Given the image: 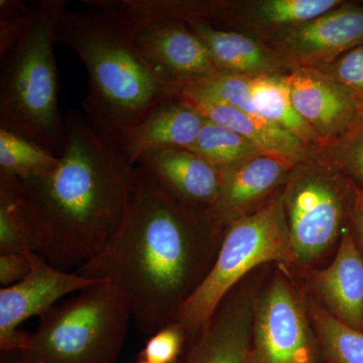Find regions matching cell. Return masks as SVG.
<instances>
[{
    "instance_id": "44dd1931",
    "label": "cell",
    "mask_w": 363,
    "mask_h": 363,
    "mask_svg": "<svg viewBox=\"0 0 363 363\" xmlns=\"http://www.w3.org/2000/svg\"><path fill=\"white\" fill-rule=\"evenodd\" d=\"M60 157L38 143L0 128V175L20 181L49 175L58 167Z\"/></svg>"
},
{
    "instance_id": "52a82bcc",
    "label": "cell",
    "mask_w": 363,
    "mask_h": 363,
    "mask_svg": "<svg viewBox=\"0 0 363 363\" xmlns=\"http://www.w3.org/2000/svg\"><path fill=\"white\" fill-rule=\"evenodd\" d=\"M283 195L293 257L311 262L342 225L345 204L337 176L330 164L313 159L291 171Z\"/></svg>"
},
{
    "instance_id": "8fae6325",
    "label": "cell",
    "mask_w": 363,
    "mask_h": 363,
    "mask_svg": "<svg viewBox=\"0 0 363 363\" xmlns=\"http://www.w3.org/2000/svg\"><path fill=\"white\" fill-rule=\"evenodd\" d=\"M271 49L293 69L333 61L363 44V6L341 4L304 25L276 30Z\"/></svg>"
},
{
    "instance_id": "7402d4cb",
    "label": "cell",
    "mask_w": 363,
    "mask_h": 363,
    "mask_svg": "<svg viewBox=\"0 0 363 363\" xmlns=\"http://www.w3.org/2000/svg\"><path fill=\"white\" fill-rule=\"evenodd\" d=\"M189 150L206 160L220 174L262 154L240 133L206 118L197 140Z\"/></svg>"
},
{
    "instance_id": "d6986e66",
    "label": "cell",
    "mask_w": 363,
    "mask_h": 363,
    "mask_svg": "<svg viewBox=\"0 0 363 363\" xmlns=\"http://www.w3.org/2000/svg\"><path fill=\"white\" fill-rule=\"evenodd\" d=\"M292 169L274 157L260 154L220 174L218 201L211 214L221 223H229L248 205L288 180Z\"/></svg>"
},
{
    "instance_id": "4fadbf2b",
    "label": "cell",
    "mask_w": 363,
    "mask_h": 363,
    "mask_svg": "<svg viewBox=\"0 0 363 363\" xmlns=\"http://www.w3.org/2000/svg\"><path fill=\"white\" fill-rule=\"evenodd\" d=\"M177 98L194 107L208 121L240 133L262 154L283 162L291 169L315 157L317 147L303 143L264 117L245 113L197 85L181 86Z\"/></svg>"
},
{
    "instance_id": "1f68e13d",
    "label": "cell",
    "mask_w": 363,
    "mask_h": 363,
    "mask_svg": "<svg viewBox=\"0 0 363 363\" xmlns=\"http://www.w3.org/2000/svg\"><path fill=\"white\" fill-rule=\"evenodd\" d=\"M0 363H35L25 350L0 352Z\"/></svg>"
},
{
    "instance_id": "7a4b0ae2",
    "label": "cell",
    "mask_w": 363,
    "mask_h": 363,
    "mask_svg": "<svg viewBox=\"0 0 363 363\" xmlns=\"http://www.w3.org/2000/svg\"><path fill=\"white\" fill-rule=\"evenodd\" d=\"M66 145L49 175L20 181L21 203L35 252L51 266L79 269L121 226L140 169L102 142L76 109L64 113Z\"/></svg>"
},
{
    "instance_id": "9c48e42d",
    "label": "cell",
    "mask_w": 363,
    "mask_h": 363,
    "mask_svg": "<svg viewBox=\"0 0 363 363\" xmlns=\"http://www.w3.org/2000/svg\"><path fill=\"white\" fill-rule=\"evenodd\" d=\"M26 257L30 262L28 276L0 290V352L25 350L30 333L18 327L28 318L40 317L65 296L104 281L61 271L37 252Z\"/></svg>"
},
{
    "instance_id": "30bf717a",
    "label": "cell",
    "mask_w": 363,
    "mask_h": 363,
    "mask_svg": "<svg viewBox=\"0 0 363 363\" xmlns=\"http://www.w3.org/2000/svg\"><path fill=\"white\" fill-rule=\"evenodd\" d=\"M296 111L328 150L363 125V104L345 86L311 67L286 74Z\"/></svg>"
},
{
    "instance_id": "5b68a950",
    "label": "cell",
    "mask_w": 363,
    "mask_h": 363,
    "mask_svg": "<svg viewBox=\"0 0 363 363\" xmlns=\"http://www.w3.org/2000/svg\"><path fill=\"white\" fill-rule=\"evenodd\" d=\"M130 320L119 291L100 281L44 313L23 350L35 363H116Z\"/></svg>"
},
{
    "instance_id": "83f0119b",
    "label": "cell",
    "mask_w": 363,
    "mask_h": 363,
    "mask_svg": "<svg viewBox=\"0 0 363 363\" xmlns=\"http://www.w3.org/2000/svg\"><path fill=\"white\" fill-rule=\"evenodd\" d=\"M30 4L0 0V58L20 42L30 23Z\"/></svg>"
},
{
    "instance_id": "2e32d148",
    "label": "cell",
    "mask_w": 363,
    "mask_h": 363,
    "mask_svg": "<svg viewBox=\"0 0 363 363\" xmlns=\"http://www.w3.org/2000/svg\"><path fill=\"white\" fill-rule=\"evenodd\" d=\"M322 297L337 319L363 332V255L348 229L330 266L315 278Z\"/></svg>"
},
{
    "instance_id": "3957f363",
    "label": "cell",
    "mask_w": 363,
    "mask_h": 363,
    "mask_svg": "<svg viewBox=\"0 0 363 363\" xmlns=\"http://www.w3.org/2000/svg\"><path fill=\"white\" fill-rule=\"evenodd\" d=\"M65 11L56 40L82 60L89 84L83 100L88 125L121 152L150 112L176 99L179 87L157 73L136 47L133 33L116 14L85 6Z\"/></svg>"
},
{
    "instance_id": "ac0fdd59",
    "label": "cell",
    "mask_w": 363,
    "mask_h": 363,
    "mask_svg": "<svg viewBox=\"0 0 363 363\" xmlns=\"http://www.w3.org/2000/svg\"><path fill=\"white\" fill-rule=\"evenodd\" d=\"M238 304L222 301L209 322L191 336L181 363H252L247 312Z\"/></svg>"
},
{
    "instance_id": "f1b7e54d",
    "label": "cell",
    "mask_w": 363,
    "mask_h": 363,
    "mask_svg": "<svg viewBox=\"0 0 363 363\" xmlns=\"http://www.w3.org/2000/svg\"><path fill=\"white\" fill-rule=\"evenodd\" d=\"M339 166L347 169L363 183V125L336 145L325 150Z\"/></svg>"
},
{
    "instance_id": "6da1fadb",
    "label": "cell",
    "mask_w": 363,
    "mask_h": 363,
    "mask_svg": "<svg viewBox=\"0 0 363 363\" xmlns=\"http://www.w3.org/2000/svg\"><path fill=\"white\" fill-rule=\"evenodd\" d=\"M222 223L169 199L140 169L121 226L94 259L75 269L85 279L108 281L123 296L131 320L147 336L173 323L206 278L221 245Z\"/></svg>"
},
{
    "instance_id": "5bb4252c",
    "label": "cell",
    "mask_w": 363,
    "mask_h": 363,
    "mask_svg": "<svg viewBox=\"0 0 363 363\" xmlns=\"http://www.w3.org/2000/svg\"><path fill=\"white\" fill-rule=\"evenodd\" d=\"M136 166L169 199L188 209L211 213L218 201L220 173L192 150L152 152Z\"/></svg>"
},
{
    "instance_id": "cb8c5ba5",
    "label": "cell",
    "mask_w": 363,
    "mask_h": 363,
    "mask_svg": "<svg viewBox=\"0 0 363 363\" xmlns=\"http://www.w3.org/2000/svg\"><path fill=\"white\" fill-rule=\"evenodd\" d=\"M342 4L340 0H264L253 4L248 20L262 28L285 30L309 23Z\"/></svg>"
},
{
    "instance_id": "d4e9b609",
    "label": "cell",
    "mask_w": 363,
    "mask_h": 363,
    "mask_svg": "<svg viewBox=\"0 0 363 363\" xmlns=\"http://www.w3.org/2000/svg\"><path fill=\"white\" fill-rule=\"evenodd\" d=\"M313 319L323 363H363V332L313 305Z\"/></svg>"
},
{
    "instance_id": "8992f818",
    "label": "cell",
    "mask_w": 363,
    "mask_h": 363,
    "mask_svg": "<svg viewBox=\"0 0 363 363\" xmlns=\"http://www.w3.org/2000/svg\"><path fill=\"white\" fill-rule=\"evenodd\" d=\"M293 257L283 193L255 213L229 222L213 266L182 307L175 322L187 337L209 322L233 286L255 267Z\"/></svg>"
},
{
    "instance_id": "277c9868",
    "label": "cell",
    "mask_w": 363,
    "mask_h": 363,
    "mask_svg": "<svg viewBox=\"0 0 363 363\" xmlns=\"http://www.w3.org/2000/svg\"><path fill=\"white\" fill-rule=\"evenodd\" d=\"M30 23L20 42L0 60V128L61 157L66 123L59 107L56 28L65 0L30 2Z\"/></svg>"
},
{
    "instance_id": "ba28073f",
    "label": "cell",
    "mask_w": 363,
    "mask_h": 363,
    "mask_svg": "<svg viewBox=\"0 0 363 363\" xmlns=\"http://www.w3.org/2000/svg\"><path fill=\"white\" fill-rule=\"evenodd\" d=\"M252 363H323L302 306L283 279L272 284L255 315Z\"/></svg>"
},
{
    "instance_id": "484cf974",
    "label": "cell",
    "mask_w": 363,
    "mask_h": 363,
    "mask_svg": "<svg viewBox=\"0 0 363 363\" xmlns=\"http://www.w3.org/2000/svg\"><path fill=\"white\" fill-rule=\"evenodd\" d=\"M187 334L181 325L173 322L150 336L138 353V360L150 363H177L183 353Z\"/></svg>"
},
{
    "instance_id": "4dcf8cb0",
    "label": "cell",
    "mask_w": 363,
    "mask_h": 363,
    "mask_svg": "<svg viewBox=\"0 0 363 363\" xmlns=\"http://www.w3.org/2000/svg\"><path fill=\"white\" fill-rule=\"evenodd\" d=\"M353 219L357 230V245L363 250V191L354 187V201H353Z\"/></svg>"
},
{
    "instance_id": "4316f807",
    "label": "cell",
    "mask_w": 363,
    "mask_h": 363,
    "mask_svg": "<svg viewBox=\"0 0 363 363\" xmlns=\"http://www.w3.org/2000/svg\"><path fill=\"white\" fill-rule=\"evenodd\" d=\"M311 68L345 86L363 104V44L329 63Z\"/></svg>"
},
{
    "instance_id": "ffe728a7",
    "label": "cell",
    "mask_w": 363,
    "mask_h": 363,
    "mask_svg": "<svg viewBox=\"0 0 363 363\" xmlns=\"http://www.w3.org/2000/svg\"><path fill=\"white\" fill-rule=\"evenodd\" d=\"M248 87L252 104L260 116L303 143L320 150L316 135L294 106L286 74L248 77Z\"/></svg>"
},
{
    "instance_id": "7c38bea8",
    "label": "cell",
    "mask_w": 363,
    "mask_h": 363,
    "mask_svg": "<svg viewBox=\"0 0 363 363\" xmlns=\"http://www.w3.org/2000/svg\"><path fill=\"white\" fill-rule=\"evenodd\" d=\"M131 30L143 58L179 88L218 74L206 45L184 21H152Z\"/></svg>"
},
{
    "instance_id": "9a60e30c",
    "label": "cell",
    "mask_w": 363,
    "mask_h": 363,
    "mask_svg": "<svg viewBox=\"0 0 363 363\" xmlns=\"http://www.w3.org/2000/svg\"><path fill=\"white\" fill-rule=\"evenodd\" d=\"M204 123L205 117L194 107L178 98L169 100L159 105L131 131L121 152L136 166L152 152L190 150Z\"/></svg>"
},
{
    "instance_id": "f546056e",
    "label": "cell",
    "mask_w": 363,
    "mask_h": 363,
    "mask_svg": "<svg viewBox=\"0 0 363 363\" xmlns=\"http://www.w3.org/2000/svg\"><path fill=\"white\" fill-rule=\"evenodd\" d=\"M30 272V262L20 253L0 255V284L2 288L13 286L25 279Z\"/></svg>"
},
{
    "instance_id": "e0dca14e",
    "label": "cell",
    "mask_w": 363,
    "mask_h": 363,
    "mask_svg": "<svg viewBox=\"0 0 363 363\" xmlns=\"http://www.w3.org/2000/svg\"><path fill=\"white\" fill-rule=\"evenodd\" d=\"M187 25L206 45L218 73L255 77L283 74L285 69H290L271 48L245 33L220 30L207 21H192Z\"/></svg>"
},
{
    "instance_id": "603a6c76",
    "label": "cell",
    "mask_w": 363,
    "mask_h": 363,
    "mask_svg": "<svg viewBox=\"0 0 363 363\" xmlns=\"http://www.w3.org/2000/svg\"><path fill=\"white\" fill-rule=\"evenodd\" d=\"M30 252H35V242L21 207L20 180L0 175V255Z\"/></svg>"
},
{
    "instance_id": "d6a6232c",
    "label": "cell",
    "mask_w": 363,
    "mask_h": 363,
    "mask_svg": "<svg viewBox=\"0 0 363 363\" xmlns=\"http://www.w3.org/2000/svg\"><path fill=\"white\" fill-rule=\"evenodd\" d=\"M136 363H150V362H143V360H138V362Z\"/></svg>"
}]
</instances>
